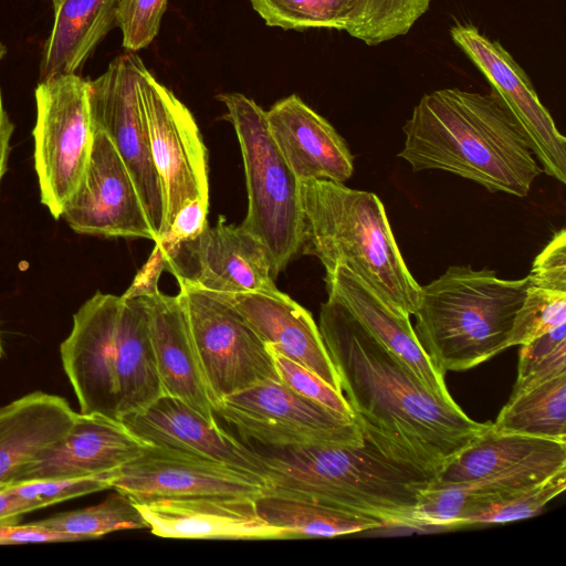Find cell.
Instances as JSON below:
<instances>
[{"mask_svg":"<svg viewBox=\"0 0 566 566\" xmlns=\"http://www.w3.org/2000/svg\"><path fill=\"white\" fill-rule=\"evenodd\" d=\"M14 125L11 122L3 104L2 92L0 88V186L3 176L8 170V163L11 151V137Z\"/></svg>","mask_w":566,"mask_h":566,"instance_id":"60d3db41","label":"cell"},{"mask_svg":"<svg viewBox=\"0 0 566 566\" xmlns=\"http://www.w3.org/2000/svg\"><path fill=\"white\" fill-rule=\"evenodd\" d=\"M450 34L507 105L524 130L542 170L565 184L566 138L539 101L524 70L499 41L490 40L474 25L455 24Z\"/></svg>","mask_w":566,"mask_h":566,"instance_id":"2e32d148","label":"cell"},{"mask_svg":"<svg viewBox=\"0 0 566 566\" xmlns=\"http://www.w3.org/2000/svg\"><path fill=\"white\" fill-rule=\"evenodd\" d=\"M566 488V468L469 515L461 526L515 522L535 516Z\"/></svg>","mask_w":566,"mask_h":566,"instance_id":"836d02e7","label":"cell"},{"mask_svg":"<svg viewBox=\"0 0 566 566\" xmlns=\"http://www.w3.org/2000/svg\"><path fill=\"white\" fill-rule=\"evenodd\" d=\"M430 0H352L346 32L367 45L407 34Z\"/></svg>","mask_w":566,"mask_h":566,"instance_id":"1f68e13d","label":"cell"},{"mask_svg":"<svg viewBox=\"0 0 566 566\" xmlns=\"http://www.w3.org/2000/svg\"><path fill=\"white\" fill-rule=\"evenodd\" d=\"M402 132L398 157L415 172L443 170L490 192L525 197L543 171L524 130L494 90L427 93Z\"/></svg>","mask_w":566,"mask_h":566,"instance_id":"7a4b0ae2","label":"cell"},{"mask_svg":"<svg viewBox=\"0 0 566 566\" xmlns=\"http://www.w3.org/2000/svg\"><path fill=\"white\" fill-rule=\"evenodd\" d=\"M491 427L496 432L566 442V374L511 395Z\"/></svg>","mask_w":566,"mask_h":566,"instance_id":"f546056e","label":"cell"},{"mask_svg":"<svg viewBox=\"0 0 566 566\" xmlns=\"http://www.w3.org/2000/svg\"><path fill=\"white\" fill-rule=\"evenodd\" d=\"M248 444L364 443L353 419H347L298 395L281 380L258 382L223 398L214 408Z\"/></svg>","mask_w":566,"mask_h":566,"instance_id":"30bf717a","label":"cell"},{"mask_svg":"<svg viewBox=\"0 0 566 566\" xmlns=\"http://www.w3.org/2000/svg\"><path fill=\"white\" fill-rule=\"evenodd\" d=\"M93 132L85 175L61 218L80 234L155 242L156 235L128 169L107 135Z\"/></svg>","mask_w":566,"mask_h":566,"instance_id":"5bb4252c","label":"cell"},{"mask_svg":"<svg viewBox=\"0 0 566 566\" xmlns=\"http://www.w3.org/2000/svg\"><path fill=\"white\" fill-rule=\"evenodd\" d=\"M76 416L64 398L41 391L0 407V485L13 484L24 467L64 439Z\"/></svg>","mask_w":566,"mask_h":566,"instance_id":"d4e9b609","label":"cell"},{"mask_svg":"<svg viewBox=\"0 0 566 566\" xmlns=\"http://www.w3.org/2000/svg\"><path fill=\"white\" fill-rule=\"evenodd\" d=\"M563 468H566V447L480 480L451 484L431 481L421 492L415 511L417 526L461 527L476 510L534 485Z\"/></svg>","mask_w":566,"mask_h":566,"instance_id":"cb8c5ba5","label":"cell"},{"mask_svg":"<svg viewBox=\"0 0 566 566\" xmlns=\"http://www.w3.org/2000/svg\"><path fill=\"white\" fill-rule=\"evenodd\" d=\"M120 421L148 446L211 459L253 473L265 481L250 446L222 429L217 420L206 418L176 397L163 395Z\"/></svg>","mask_w":566,"mask_h":566,"instance_id":"ffe728a7","label":"cell"},{"mask_svg":"<svg viewBox=\"0 0 566 566\" xmlns=\"http://www.w3.org/2000/svg\"><path fill=\"white\" fill-rule=\"evenodd\" d=\"M527 284V276L507 280L491 269L452 265L421 286L413 331L434 367L446 376L509 348Z\"/></svg>","mask_w":566,"mask_h":566,"instance_id":"8992f818","label":"cell"},{"mask_svg":"<svg viewBox=\"0 0 566 566\" xmlns=\"http://www.w3.org/2000/svg\"><path fill=\"white\" fill-rule=\"evenodd\" d=\"M271 136L300 182L317 179L345 184L354 157L336 129L293 94L265 111Z\"/></svg>","mask_w":566,"mask_h":566,"instance_id":"7402d4cb","label":"cell"},{"mask_svg":"<svg viewBox=\"0 0 566 566\" xmlns=\"http://www.w3.org/2000/svg\"><path fill=\"white\" fill-rule=\"evenodd\" d=\"M143 67L133 52L116 56L102 75L88 80V101L93 129L107 135L124 161L157 241L164 223V196L140 106Z\"/></svg>","mask_w":566,"mask_h":566,"instance_id":"7c38bea8","label":"cell"},{"mask_svg":"<svg viewBox=\"0 0 566 566\" xmlns=\"http://www.w3.org/2000/svg\"><path fill=\"white\" fill-rule=\"evenodd\" d=\"M218 99L228 109L244 166L248 212L241 226L264 244L277 276L302 250L300 181L271 136L265 111L241 93Z\"/></svg>","mask_w":566,"mask_h":566,"instance_id":"52a82bcc","label":"cell"},{"mask_svg":"<svg viewBox=\"0 0 566 566\" xmlns=\"http://www.w3.org/2000/svg\"><path fill=\"white\" fill-rule=\"evenodd\" d=\"M213 294L229 303L269 348L298 363L342 391L318 325L312 314L287 294L279 289Z\"/></svg>","mask_w":566,"mask_h":566,"instance_id":"44dd1931","label":"cell"},{"mask_svg":"<svg viewBox=\"0 0 566 566\" xmlns=\"http://www.w3.org/2000/svg\"><path fill=\"white\" fill-rule=\"evenodd\" d=\"M40 542H75V539L70 535L41 526L35 522L23 525L18 523L0 524V544Z\"/></svg>","mask_w":566,"mask_h":566,"instance_id":"ab89813d","label":"cell"},{"mask_svg":"<svg viewBox=\"0 0 566 566\" xmlns=\"http://www.w3.org/2000/svg\"><path fill=\"white\" fill-rule=\"evenodd\" d=\"M255 499L227 495L163 497L137 503L150 532L166 538L289 539L258 513Z\"/></svg>","mask_w":566,"mask_h":566,"instance_id":"ac0fdd59","label":"cell"},{"mask_svg":"<svg viewBox=\"0 0 566 566\" xmlns=\"http://www.w3.org/2000/svg\"><path fill=\"white\" fill-rule=\"evenodd\" d=\"M160 276L140 270L125 292L140 297L163 395L176 397L217 420L179 293L159 291Z\"/></svg>","mask_w":566,"mask_h":566,"instance_id":"e0dca14e","label":"cell"},{"mask_svg":"<svg viewBox=\"0 0 566 566\" xmlns=\"http://www.w3.org/2000/svg\"><path fill=\"white\" fill-rule=\"evenodd\" d=\"M303 211L301 252L326 272L345 265L403 314L413 315L421 285L395 240L384 205L373 192L328 180L300 182Z\"/></svg>","mask_w":566,"mask_h":566,"instance_id":"5b68a950","label":"cell"},{"mask_svg":"<svg viewBox=\"0 0 566 566\" xmlns=\"http://www.w3.org/2000/svg\"><path fill=\"white\" fill-rule=\"evenodd\" d=\"M328 298L343 305L378 342L399 358L437 398L455 403L442 375L421 347L410 316L378 295L345 265L325 275Z\"/></svg>","mask_w":566,"mask_h":566,"instance_id":"603a6c76","label":"cell"},{"mask_svg":"<svg viewBox=\"0 0 566 566\" xmlns=\"http://www.w3.org/2000/svg\"><path fill=\"white\" fill-rule=\"evenodd\" d=\"M167 0H120L116 25L123 35V46L136 52L148 46L158 34Z\"/></svg>","mask_w":566,"mask_h":566,"instance_id":"74e56055","label":"cell"},{"mask_svg":"<svg viewBox=\"0 0 566 566\" xmlns=\"http://www.w3.org/2000/svg\"><path fill=\"white\" fill-rule=\"evenodd\" d=\"M270 27L283 30L335 29L345 31L352 0H250Z\"/></svg>","mask_w":566,"mask_h":566,"instance_id":"d6a6232c","label":"cell"},{"mask_svg":"<svg viewBox=\"0 0 566 566\" xmlns=\"http://www.w3.org/2000/svg\"><path fill=\"white\" fill-rule=\"evenodd\" d=\"M135 504L163 497L227 495L259 499L263 479L248 471L178 450L147 446L113 483Z\"/></svg>","mask_w":566,"mask_h":566,"instance_id":"9a60e30c","label":"cell"},{"mask_svg":"<svg viewBox=\"0 0 566 566\" xmlns=\"http://www.w3.org/2000/svg\"><path fill=\"white\" fill-rule=\"evenodd\" d=\"M509 347L531 343L566 324V234L557 231L534 259Z\"/></svg>","mask_w":566,"mask_h":566,"instance_id":"4316f807","label":"cell"},{"mask_svg":"<svg viewBox=\"0 0 566 566\" xmlns=\"http://www.w3.org/2000/svg\"><path fill=\"white\" fill-rule=\"evenodd\" d=\"M53 24L44 42L39 82L77 74L116 24L120 0H51Z\"/></svg>","mask_w":566,"mask_h":566,"instance_id":"484cf974","label":"cell"},{"mask_svg":"<svg viewBox=\"0 0 566 566\" xmlns=\"http://www.w3.org/2000/svg\"><path fill=\"white\" fill-rule=\"evenodd\" d=\"M32 129L33 161L41 203L59 220L85 175L93 126L88 80L59 75L38 83Z\"/></svg>","mask_w":566,"mask_h":566,"instance_id":"ba28073f","label":"cell"},{"mask_svg":"<svg viewBox=\"0 0 566 566\" xmlns=\"http://www.w3.org/2000/svg\"><path fill=\"white\" fill-rule=\"evenodd\" d=\"M259 515L289 539L335 537L385 527L374 518L266 491L255 501Z\"/></svg>","mask_w":566,"mask_h":566,"instance_id":"f1b7e54d","label":"cell"},{"mask_svg":"<svg viewBox=\"0 0 566 566\" xmlns=\"http://www.w3.org/2000/svg\"><path fill=\"white\" fill-rule=\"evenodd\" d=\"M81 413L122 420L163 396L139 296L95 292L60 345Z\"/></svg>","mask_w":566,"mask_h":566,"instance_id":"277c9868","label":"cell"},{"mask_svg":"<svg viewBox=\"0 0 566 566\" xmlns=\"http://www.w3.org/2000/svg\"><path fill=\"white\" fill-rule=\"evenodd\" d=\"M191 337L216 406L258 382L281 380L268 345L216 294L179 283Z\"/></svg>","mask_w":566,"mask_h":566,"instance_id":"9c48e42d","label":"cell"},{"mask_svg":"<svg viewBox=\"0 0 566 566\" xmlns=\"http://www.w3.org/2000/svg\"><path fill=\"white\" fill-rule=\"evenodd\" d=\"M153 256L178 283L212 292L243 293L277 290L271 256L264 244L242 226L220 216L214 227Z\"/></svg>","mask_w":566,"mask_h":566,"instance_id":"4fadbf2b","label":"cell"},{"mask_svg":"<svg viewBox=\"0 0 566 566\" xmlns=\"http://www.w3.org/2000/svg\"><path fill=\"white\" fill-rule=\"evenodd\" d=\"M138 91L164 196L161 235L186 203L209 201L208 153L191 112L145 65Z\"/></svg>","mask_w":566,"mask_h":566,"instance_id":"8fae6325","label":"cell"},{"mask_svg":"<svg viewBox=\"0 0 566 566\" xmlns=\"http://www.w3.org/2000/svg\"><path fill=\"white\" fill-rule=\"evenodd\" d=\"M269 492L418 528L415 511L432 478L364 438L359 446L249 444Z\"/></svg>","mask_w":566,"mask_h":566,"instance_id":"3957f363","label":"cell"},{"mask_svg":"<svg viewBox=\"0 0 566 566\" xmlns=\"http://www.w3.org/2000/svg\"><path fill=\"white\" fill-rule=\"evenodd\" d=\"M318 328L365 439L432 478L486 430L432 395L343 305L327 298Z\"/></svg>","mask_w":566,"mask_h":566,"instance_id":"6da1fadb","label":"cell"},{"mask_svg":"<svg viewBox=\"0 0 566 566\" xmlns=\"http://www.w3.org/2000/svg\"><path fill=\"white\" fill-rule=\"evenodd\" d=\"M2 353H3V350H2L1 339H0V357L2 356Z\"/></svg>","mask_w":566,"mask_h":566,"instance_id":"7bdbcfd3","label":"cell"},{"mask_svg":"<svg viewBox=\"0 0 566 566\" xmlns=\"http://www.w3.org/2000/svg\"><path fill=\"white\" fill-rule=\"evenodd\" d=\"M24 507L11 485H0V524L18 523Z\"/></svg>","mask_w":566,"mask_h":566,"instance_id":"b9f144b4","label":"cell"},{"mask_svg":"<svg viewBox=\"0 0 566 566\" xmlns=\"http://www.w3.org/2000/svg\"><path fill=\"white\" fill-rule=\"evenodd\" d=\"M35 523L75 541L95 539L116 531L148 528L133 500L118 491L96 505L59 513Z\"/></svg>","mask_w":566,"mask_h":566,"instance_id":"4dcf8cb0","label":"cell"},{"mask_svg":"<svg viewBox=\"0 0 566 566\" xmlns=\"http://www.w3.org/2000/svg\"><path fill=\"white\" fill-rule=\"evenodd\" d=\"M274 365L283 384L298 395L340 415L354 420V412L342 391L334 389L317 375L271 349Z\"/></svg>","mask_w":566,"mask_h":566,"instance_id":"8d00e7d4","label":"cell"},{"mask_svg":"<svg viewBox=\"0 0 566 566\" xmlns=\"http://www.w3.org/2000/svg\"><path fill=\"white\" fill-rule=\"evenodd\" d=\"M566 374V324L521 345L517 376L511 395Z\"/></svg>","mask_w":566,"mask_h":566,"instance_id":"e575fe53","label":"cell"},{"mask_svg":"<svg viewBox=\"0 0 566 566\" xmlns=\"http://www.w3.org/2000/svg\"><path fill=\"white\" fill-rule=\"evenodd\" d=\"M562 447H566V442L496 432L490 424L449 461L432 482L451 484L480 480L518 467Z\"/></svg>","mask_w":566,"mask_h":566,"instance_id":"83f0119b","label":"cell"},{"mask_svg":"<svg viewBox=\"0 0 566 566\" xmlns=\"http://www.w3.org/2000/svg\"><path fill=\"white\" fill-rule=\"evenodd\" d=\"M209 201L196 199L186 203L176 214L168 230L155 242V248L166 250L180 241L192 239L207 227Z\"/></svg>","mask_w":566,"mask_h":566,"instance_id":"f35d334b","label":"cell"},{"mask_svg":"<svg viewBox=\"0 0 566 566\" xmlns=\"http://www.w3.org/2000/svg\"><path fill=\"white\" fill-rule=\"evenodd\" d=\"M114 476L35 480L10 484L25 513L113 488Z\"/></svg>","mask_w":566,"mask_h":566,"instance_id":"d590c367","label":"cell"},{"mask_svg":"<svg viewBox=\"0 0 566 566\" xmlns=\"http://www.w3.org/2000/svg\"><path fill=\"white\" fill-rule=\"evenodd\" d=\"M147 446L120 420L80 412L64 439L24 467L14 483L101 475L116 480Z\"/></svg>","mask_w":566,"mask_h":566,"instance_id":"d6986e66","label":"cell"}]
</instances>
